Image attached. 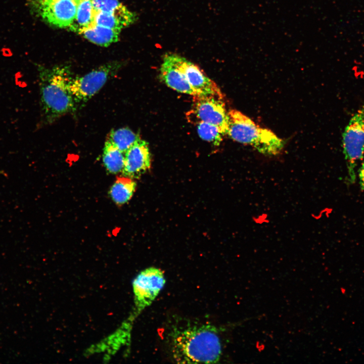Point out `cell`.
<instances>
[{"label": "cell", "instance_id": "cell-18", "mask_svg": "<svg viewBox=\"0 0 364 364\" xmlns=\"http://www.w3.org/2000/svg\"><path fill=\"white\" fill-rule=\"evenodd\" d=\"M199 135L203 140L219 146L222 140L219 129L211 124L200 121L196 123Z\"/></svg>", "mask_w": 364, "mask_h": 364}, {"label": "cell", "instance_id": "cell-5", "mask_svg": "<svg viewBox=\"0 0 364 364\" xmlns=\"http://www.w3.org/2000/svg\"><path fill=\"white\" fill-rule=\"evenodd\" d=\"M121 62L107 63L80 77H73L70 89L77 105H83L114 77L121 68Z\"/></svg>", "mask_w": 364, "mask_h": 364}, {"label": "cell", "instance_id": "cell-1", "mask_svg": "<svg viewBox=\"0 0 364 364\" xmlns=\"http://www.w3.org/2000/svg\"><path fill=\"white\" fill-rule=\"evenodd\" d=\"M170 350L178 363H214L222 354L218 332L208 324L175 327L170 332Z\"/></svg>", "mask_w": 364, "mask_h": 364}, {"label": "cell", "instance_id": "cell-21", "mask_svg": "<svg viewBox=\"0 0 364 364\" xmlns=\"http://www.w3.org/2000/svg\"><path fill=\"white\" fill-rule=\"evenodd\" d=\"M73 1H76V2H77L79 1V0H73Z\"/></svg>", "mask_w": 364, "mask_h": 364}, {"label": "cell", "instance_id": "cell-4", "mask_svg": "<svg viewBox=\"0 0 364 364\" xmlns=\"http://www.w3.org/2000/svg\"><path fill=\"white\" fill-rule=\"evenodd\" d=\"M342 147L347 167V181L353 184L356 178L355 167L364 154V105L352 116L345 127Z\"/></svg>", "mask_w": 364, "mask_h": 364}, {"label": "cell", "instance_id": "cell-7", "mask_svg": "<svg viewBox=\"0 0 364 364\" xmlns=\"http://www.w3.org/2000/svg\"><path fill=\"white\" fill-rule=\"evenodd\" d=\"M165 283L163 272L156 267L147 268L136 276L132 283L136 315L152 303Z\"/></svg>", "mask_w": 364, "mask_h": 364}, {"label": "cell", "instance_id": "cell-19", "mask_svg": "<svg viewBox=\"0 0 364 364\" xmlns=\"http://www.w3.org/2000/svg\"><path fill=\"white\" fill-rule=\"evenodd\" d=\"M95 11L128 15L132 13L118 0H92Z\"/></svg>", "mask_w": 364, "mask_h": 364}, {"label": "cell", "instance_id": "cell-16", "mask_svg": "<svg viewBox=\"0 0 364 364\" xmlns=\"http://www.w3.org/2000/svg\"><path fill=\"white\" fill-rule=\"evenodd\" d=\"M136 188L132 178L123 176L118 177L110 189V195L118 205L127 202L132 197Z\"/></svg>", "mask_w": 364, "mask_h": 364}, {"label": "cell", "instance_id": "cell-8", "mask_svg": "<svg viewBox=\"0 0 364 364\" xmlns=\"http://www.w3.org/2000/svg\"><path fill=\"white\" fill-rule=\"evenodd\" d=\"M35 9L50 24L69 28L75 17L77 2L73 0H33Z\"/></svg>", "mask_w": 364, "mask_h": 364}, {"label": "cell", "instance_id": "cell-2", "mask_svg": "<svg viewBox=\"0 0 364 364\" xmlns=\"http://www.w3.org/2000/svg\"><path fill=\"white\" fill-rule=\"evenodd\" d=\"M40 107L44 122L52 123L77 109L70 89L73 77L68 65L38 68Z\"/></svg>", "mask_w": 364, "mask_h": 364}, {"label": "cell", "instance_id": "cell-12", "mask_svg": "<svg viewBox=\"0 0 364 364\" xmlns=\"http://www.w3.org/2000/svg\"><path fill=\"white\" fill-rule=\"evenodd\" d=\"M120 32L93 23L79 34L95 44L107 47L118 41Z\"/></svg>", "mask_w": 364, "mask_h": 364}, {"label": "cell", "instance_id": "cell-9", "mask_svg": "<svg viewBox=\"0 0 364 364\" xmlns=\"http://www.w3.org/2000/svg\"><path fill=\"white\" fill-rule=\"evenodd\" d=\"M175 63L198 96H210L222 99L223 95L217 84L196 65L173 54Z\"/></svg>", "mask_w": 364, "mask_h": 364}, {"label": "cell", "instance_id": "cell-17", "mask_svg": "<svg viewBox=\"0 0 364 364\" xmlns=\"http://www.w3.org/2000/svg\"><path fill=\"white\" fill-rule=\"evenodd\" d=\"M139 136L129 128L123 127L112 130L108 140L125 154Z\"/></svg>", "mask_w": 364, "mask_h": 364}, {"label": "cell", "instance_id": "cell-13", "mask_svg": "<svg viewBox=\"0 0 364 364\" xmlns=\"http://www.w3.org/2000/svg\"><path fill=\"white\" fill-rule=\"evenodd\" d=\"M95 13L92 0H79L77 2L75 18L68 28L80 33L93 23Z\"/></svg>", "mask_w": 364, "mask_h": 364}, {"label": "cell", "instance_id": "cell-3", "mask_svg": "<svg viewBox=\"0 0 364 364\" xmlns=\"http://www.w3.org/2000/svg\"><path fill=\"white\" fill-rule=\"evenodd\" d=\"M229 127L228 134L234 141L253 147L266 156L280 154L284 142L269 129L262 128L240 111L232 109L228 112Z\"/></svg>", "mask_w": 364, "mask_h": 364}, {"label": "cell", "instance_id": "cell-14", "mask_svg": "<svg viewBox=\"0 0 364 364\" xmlns=\"http://www.w3.org/2000/svg\"><path fill=\"white\" fill-rule=\"evenodd\" d=\"M134 20L135 16L133 13L128 15H121L95 11L93 23L121 31L133 23Z\"/></svg>", "mask_w": 364, "mask_h": 364}, {"label": "cell", "instance_id": "cell-20", "mask_svg": "<svg viewBox=\"0 0 364 364\" xmlns=\"http://www.w3.org/2000/svg\"><path fill=\"white\" fill-rule=\"evenodd\" d=\"M358 175L360 189L364 191V162L358 170Z\"/></svg>", "mask_w": 364, "mask_h": 364}, {"label": "cell", "instance_id": "cell-10", "mask_svg": "<svg viewBox=\"0 0 364 364\" xmlns=\"http://www.w3.org/2000/svg\"><path fill=\"white\" fill-rule=\"evenodd\" d=\"M123 176L138 178L149 169L151 156L148 143L139 136L133 144L124 154Z\"/></svg>", "mask_w": 364, "mask_h": 364}, {"label": "cell", "instance_id": "cell-11", "mask_svg": "<svg viewBox=\"0 0 364 364\" xmlns=\"http://www.w3.org/2000/svg\"><path fill=\"white\" fill-rule=\"evenodd\" d=\"M160 77L162 81L173 89L193 96H198L177 67L173 53L166 54L160 68Z\"/></svg>", "mask_w": 364, "mask_h": 364}, {"label": "cell", "instance_id": "cell-6", "mask_svg": "<svg viewBox=\"0 0 364 364\" xmlns=\"http://www.w3.org/2000/svg\"><path fill=\"white\" fill-rule=\"evenodd\" d=\"M222 99L210 96H195L192 108L187 114L196 123L203 121L216 126L222 135L228 134V114Z\"/></svg>", "mask_w": 364, "mask_h": 364}, {"label": "cell", "instance_id": "cell-15", "mask_svg": "<svg viewBox=\"0 0 364 364\" xmlns=\"http://www.w3.org/2000/svg\"><path fill=\"white\" fill-rule=\"evenodd\" d=\"M102 157L104 165L109 173L122 172L124 166V153L108 140L105 143Z\"/></svg>", "mask_w": 364, "mask_h": 364}]
</instances>
